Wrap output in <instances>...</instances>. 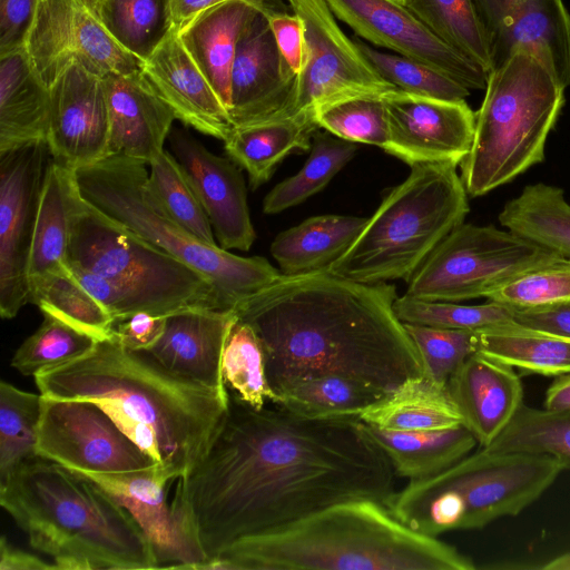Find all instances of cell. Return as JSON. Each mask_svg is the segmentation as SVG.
Segmentation results:
<instances>
[{
    "label": "cell",
    "instance_id": "6da1fadb",
    "mask_svg": "<svg viewBox=\"0 0 570 570\" xmlns=\"http://www.w3.org/2000/svg\"><path fill=\"white\" fill-rule=\"evenodd\" d=\"M254 409L235 394L210 448L177 480L176 527L199 570L234 542L332 504L386 505L393 468L357 417L308 419L281 406Z\"/></svg>",
    "mask_w": 570,
    "mask_h": 570
},
{
    "label": "cell",
    "instance_id": "7a4b0ae2",
    "mask_svg": "<svg viewBox=\"0 0 570 570\" xmlns=\"http://www.w3.org/2000/svg\"><path fill=\"white\" fill-rule=\"evenodd\" d=\"M395 286L327 271L282 275L233 311L258 335L274 390L320 374L346 376L386 394L425 375L420 353L395 314Z\"/></svg>",
    "mask_w": 570,
    "mask_h": 570
},
{
    "label": "cell",
    "instance_id": "3957f363",
    "mask_svg": "<svg viewBox=\"0 0 570 570\" xmlns=\"http://www.w3.org/2000/svg\"><path fill=\"white\" fill-rule=\"evenodd\" d=\"M35 382L46 397L100 405L174 481L204 458L229 411L227 390L168 371L149 353L126 348L116 333Z\"/></svg>",
    "mask_w": 570,
    "mask_h": 570
},
{
    "label": "cell",
    "instance_id": "277c9868",
    "mask_svg": "<svg viewBox=\"0 0 570 570\" xmlns=\"http://www.w3.org/2000/svg\"><path fill=\"white\" fill-rule=\"evenodd\" d=\"M212 570H473V561L420 533L372 499L332 504L285 527L240 539Z\"/></svg>",
    "mask_w": 570,
    "mask_h": 570
},
{
    "label": "cell",
    "instance_id": "5b68a950",
    "mask_svg": "<svg viewBox=\"0 0 570 570\" xmlns=\"http://www.w3.org/2000/svg\"><path fill=\"white\" fill-rule=\"evenodd\" d=\"M0 504L58 570L159 569L135 517L96 482L60 464L26 461L0 484Z\"/></svg>",
    "mask_w": 570,
    "mask_h": 570
},
{
    "label": "cell",
    "instance_id": "8992f818",
    "mask_svg": "<svg viewBox=\"0 0 570 570\" xmlns=\"http://www.w3.org/2000/svg\"><path fill=\"white\" fill-rule=\"evenodd\" d=\"M68 263L115 324L139 312L224 309L212 282L110 218L81 195L71 200Z\"/></svg>",
    "mask_w": 570,
    "mask_h": 570
},
{
    "label": "cell",
    "instance_id": "52a82bcc",
    "mask_svg": "<svg viewBox=\"0 0 570 570\" xmlns=\"http://www.w3.org/2000/svg\"><path fill=\"white\" fill-rule=\"evenodd\" d=\"M564 471L551 455L480 448L444 471L409 483L386 503L409 528L432 537L515 517Z\"/></svg>",
    "mask_w": 570,
    "mask_h": 570
},
{
    "label": "cell",
    "instance_id": "ba28073f",
    "mask_svg": "<svg viewBox=\"0 0 570 570\" xmlns=\"http://www.w3.org/2000/svg\"><path fill=\"white\" fill-rule=\"evenodd\" d=\"M451 163L411 166L325 271L360 283L406 282L469 213L468 193Z\"/></svg>",
    "mask_w": 570,
    "mask_h": 570
},
{
    "label": "cell",
    "instance_id": "9c48e42d",
    "mask_svg": "<svg viewBox=\"0 0 570 570\" xmlns=\"http://www.w3.org/2000/svg\"><path fill=\"white\" fill-rule=\"evenodd\" d=\"M564 89L537 57L523 50L489 71L472 146L460 164L468 195H485L543 160Z\"/></svg>",
    "mask_w": 570,
    "mask_h": 570
},
{
    "label": "cell",
    "instance_id": "30bf717a",
    "mask_svg": "<svg viewBox=\"0 0 570 570\" xmlns=\"http://www.w3.org/2000/svg\"><path fill=\"white\" fill-rule=\"evenodd\" d=\"M146 165L109 155L76 169L80 195L110 218L205 275L216 288L224 309H234L283 275L265 257H243L218 245H208L156 212L142 193L148 176Z\"/></svg>",
    "mask_w": 570,
    "mask_h": 570
},
{
    "label": "cell",
    "instance_id": "8fae6325",
    "mask_svg": "<svg viewBox=\"0 0 570 570\" xmlns=\"http://www.w3.org/2000/svg\"><path fill=\"white\" fill-rule=\"evenodd\" d=\"M563 259L509 229L462 223L416 269L405 295L452 303L488 297L512 279Z\"/></svg>",
    "mask_w": 570,
    "mask_h": 570
},
{
    "label": "cell",
    "instance_id": "7c38bea8",
    "mask_svg": "<svg viewBox=\"0 0 570 570\" xmlns=\"http://www.w3.org/2000/svg\"><path fill=\"white\" fill-rule=\"evenodd\" d=\"M304 23L303 65L284 109L275 116L314 119L320 106L341 97L396 89L348 38L324 0H287Z\"/></svg>",
    "mask_w": 570,
    "mask_h": 570
},
{
    "label": "cell",
    "instance_id": "4fadbf2b",
    "mask_svg": "<svg viewBox=\"0 0 570 570\" xmlns=\"http://www.w3.org/2000/svg\"><path fill=\"white\" fill-rule=\"evenodd\" d=\"M37 455L83 475L127 474L158 466L97 403L43 395Z\"/></svg>",
    "mask_w": 570,
    "mask_h": 570
},
{
    "label": "cell",
    "instance_id": "5bb4252c",
    "mask_svg": "<svg viewBox=\"0 0 570 570\" xmlns=\"http://www.w3.org/2000/svg\"><path fill=\"white\" fill-rule=\"evenodd\" d=\"M24 47L49 88L73 63L100 77L136 72L142 65L108 32L92 0H39Z\"/></svg>",
    "mask_w": 570,
    "mask_h": 570
},
{
    "label": "cell",
    "instance_id": "9a60e30c",
    "mask_svg": "<svg viewBox=\"0 0 570 570\" xmlns=\"http://www.w3.org/2000/svg\"><path fill=\"white\" fill-rule=\"evenodd\" d=\"M50 151L46 141L0 153V315L28 302V259Z\"/></svg>",
    "mask_w": 570,
    "mask_h": 570
},
{
    "label": "cell",
    "instance_id": "2e32d148",
    "mask_svg": "<svg viewBox=\"0 0 570 570\" xmlns=\"http://www.w3.org/2000/svg\"><path fill=\"white\" fill-rule=\"evenodd\" d=\"M336 19L375 47L425 63L469 90L485 89L488 72L430 31L395 0H324Z\"/></svg>",
    "mask_w": 570,
    "mask_h": 570
},
{
    "label": "cell",
    "instance_id": "e0dca14e",
    "mask_svg": "<svg viewBox=\"0 0 570 570\" xmlns=\"http://www.w3.org/2000/svg\"><path fill=\"white\" fill-rule=\"evenodd\" d=\"M389 138L385 151L410 167L421 163L460 165L469 154L475 112L465 100H446L399 89L383 94Z\"/></svg>",
    "mask_w": 570,
    "mask_h": 570
},
{
    "label": "cell",
    "instance_id": "ac0fdd59",
    "mask_svg": "<svg viewBox=\"0 0 570 570\" xmlns=\"http://www.w3.org/2000/svg\"><path fill=\"white\" fill-rule=\"evenodd\" d=\"M492 68L519 50L537 57L563 88L570 85V12L562 0H472Z\"/></svg>",
    "mask_w": 570,
    "mask_h": 570
},
{
    "label": "cell",
    "instance_id": "d6986e66",
    "mask_svg": "<svg viewBox=\"0 0 570 570\" xmlns=\"http://www.w3.org/2000/svg\"><path fill=\"white\" fill-rule=\"evenodd\" d=\"M109 111L102 77L80 63L50 86L46 142L51 158L72 170L109 156Z\"/></svg>",
    "mask_w": 570,
    "mask_h": 570
},
{
    "label": "cell",
    "instance_id": "ffe728a7",
    "mask_svg": "<svg viewBox=\"0 0 570 570\" xmlns=\"http://www.w3.org/2000/svg\"><path fill=\"white\" fill-rule=\"evenodd\" d=\"M169 145L199 199L222 248L249 250L256 233L250 220L242 168L209 151L186 130L171 129Z\"/></svg>",
    "mask_w": 570,
    "mask_h": 570
},
{
    "label": "cell",
    "instance_id": "44dd1931",
    "mask_svg": "<svg viewBox=\"0 0 570 570\" xmlns=\"http://www.w3.org/2000/svg\"><path fill=\"white\" fill-rule=\"evenodd\" d=\"M266 6L246 23L237 43L230 71L233 126L277 115L286 106L296 75L279 52Z\"/></svg>",
    "mask_w": 570,
    "mask_h": 570
},
{
    "label": "cell",
    "instance_id": "7402d4cb",
    "mask_svg": "<svg viewBox=\"0 0 570 570\" xmlns=\"http://www.w3.org/2000/svg\"><path fill=\"white\" fill-rule=\"evenodd\" d=\"M141 71L185 126L220 140L228 136L234 127L229 112L184 47L177 29L173 28L142 62Z\"/></svg>",
    "mask_w": 570,
    "mask_h": 570
},
{
    "label": "cell",
    "instance_id": "603a6c76",
    "mask_svg": "<svg viewBox=\"0 0 570 570\" xmlns=\"http://www.w3.org/2000/svg\"><path fill=\"white\" fill-rule=\"evenodd\" d=\"M446 390L480 448L491 444L524 403L515 368L478 351L452 374Z\"/></svg>",
    "mask_w": 570,
    "mask_h": 570
},
{
    "label": "cell",
    "instance_id": "cb8c5ba5",
    "mask_svg": "<svg viewBox=\"0 0 570 570\" xmlns=\"http://www.w3.org/2000/svg\"><path fill=\"white\" fill-rule=\"evenodd\" d=\"M109 111V155L149 165L163 150L176 116L142 71L102 77Z\"/></svg>",
    "mask_w": 570,
    "mask_h": 570
},
{
    "label": "cell",
    "instance_id": "d4e9b609",
    "mask_svg": "<svg viewBox=\"0 0 570 570\" xmlns=\"http://www.w3.org/2000/svg\"><path fill=\"white\" fill-rule=\"evenodd\" d=\"M236 318L233 309L193 308L170 314L161 337L146 352L179 376L227 390L222 360Z\"/></svg>",
    "mask_w": 570,
    "mask_h": 570
},
{
    "label": "cell",
    "instance_id": "484cf974",
    "mask_svg": "<svg viewBox=\"0 0 570 570\" xmlns=\"http://www.w3.org/2000/svg\"><path fill=\"white\" fill-rule=\"evenodd\" d=\"M83 475V474H82ZM115 497L139 522L150 539L159 568L194 569L196 559L188 549L167 502L174 482L159 466L117 475H85Z\"/></svg>",
    "mask_w": 570,
    "mask_h": 570
},
{
    "label": "cell",
    "instance_id": "4316f807",
    "mask_svg": "<svg viewBox=\"0 0 570 570\" xmlns=\"http://www.w3.org/2000/svg\"><path fill=\"white\" fill-rule=\"evenodd\" d=\"M266 0H223L180 31V40L229 112L230 71L242 32Z\"/></svg>",
    "mask_w": 570,
    "mask_h": 570
},
{
    "label": "cell",
    "instance_id": "83f0119b",
    "mask_svg": "<svg viewBox=\"0 0 570 570\" xmlns=\"http://www.w3.org/2000/svg\"><path fill=\"white\" fill-rule=\"evenodd\" d=\"M50 88L35 71L26 47L0 56V153L46 141Z\"/></svg>",
    "mask_w": 570,
    "mask_h": 570
},
{
    "label": "cell",
    "instance_id": "f1b7e54d",
    "mask_svg": "<svg viewBox=\"0 0 570 570\" xmlns=\"http://www.w3.org/2000/svg\"><path fill=\"white\" fill-rule=\"evenodd\" d=\"M317 129L311 117L273 116L234 126L223 141L228 157L247 173L254 190L273 176L287 156L309 150Z\"/></svg>",
    "mask_w": 570,
    "mask_h": 570
},
{
    "label": "cell",
    "instance_id": "f546056e",
    "mask_svg": "<svg viewBox=\"0 0 570 570\" xmlns=\"http://www.w3.org/2000/svg\"><path fill=\"white\" fill-rule=\"evenodd\" d=\"M364 425L390 461L395 475L409 481L426 479L444 471L478 445L474 435L463 424L426 432L386 430L366 423Z\"/></svg>",
    "mask_w": 570,
    "mask_h": 570
},
{
    "label": "cell",
    "instance_id": "4dcf8cb0",
    "mask_svg": "<svg viewBox=\"0 0 570 570\" xmlns=\"http://www.w3.org/2000/svg\"><path fill=\"white\" fill-rule=\"evenodd\" d=\"M76 189L75 170L50 158L41 186L29 252L28 283L69 268L70 213Z\"/></svg>",
    "mask_w": 570,
    "mask_h": 570
},
{
    "label": "cell",
    "instance_id": "1f68e13d",
    "mask_svg": "<svg viewBox=\"0 0 570 570\" xmlns=\"http://www.w3.org/2000/svg\"><path fill=\"white\" fill-rule=\"evenodd\" d=\"M365 217L320 215L279 233L271 253L283 275H301L327 268L354 242Z\"/></svg>",
    "mask_w": 570,
    "mask_h": 570
},
{
    "label": "cell",
    "instance_id": "d6a6232c",
    "mask_svg": "<svg viewBox=\"0 0 570 570\" xmlns=\"http://www.w3.org/2000/svg\"><path fill=\"white\" fill-rule=\"evenodd\" d=\"M381 429L426 432L462 425L446 386L426 375L411 379L384 394L358 417Z\"/></svg>",
    "mask_w": 570,
    "mask_h": 570
},
{
    "label": "cell",
    "instance_id": "836d02e7",
    "mask_svg": "<svg viewBox=\"0 0 570 570\" xmlns=\"http://www.w3.org/2000/svg\"><path fill=\"white\" fill-rule=\"evenodd\" d=\"M275 405L308 419L360 417L384 393L353 379L320 374L294 379L274 389Z\"/></svg>",
    "mask_w": 570,
    "mask_h": 570
},
{
    "label": "cell",
    "instance_id": "e575fe53",
    "mask_svg": "<svg viewBox=\"0 0 570 570\" xmlns=\"http://www.w3.org/2000/svg\"><path fill=\"white\" fill-rule=\"evenodd\" d=\"M478 352L523 373L559 376L570 373V338L508 322L476 331Z\"/></svg>",
    "mask_w": 570,
    "mask_h": 570
},
{
    "label": "cell",
    "instance_id": "d590c367",
    "mask_svg": "<svg viewBox=\"0 0 570 570\" xmlns=\"http://www.w3.org/2000/svg\"><path fill=\"white\" fill-rule=\"evenodd\" d=\"M499 222L512 233L570 259V205L561 188L543 183L524 187L504 205Z\"/></svg>",
    "mask_w": 570,
    "mask_h": 570
},
{
    "label": "cell",
    "instance_id": "8d00e7d4",
    "mask_svg": "<svg viewBox=\"0 0 570 570\" xmlns=\"http://www.w3.org/2000/svg\"><path fill=\"white\" fill-rule=\"evenodd\" d=\"M28 302L96 340L115 335L116 324L104 305L89 293L69 268L30 279Z\"/></svg>",
    "mask_w": 570,
    "mask_h": 570
},
{
    "label": "cell",
    "instance_id": "74e56055",
    "mask_svg": "<svg viewBox=\"0 0 570 570\" xmlns=\"http://www.w3.org/2000/svg\"><path fill=\"white\" fill-rule=\"evenodd\" d=\"M142 184L149 205L208 245H218L213 227L180 164L168 150L150 163Z\"/></svg>",
    "mask_w": 570,
    "mask_h": 570
},
{
    "label": "cell",
    "instance_id": "f35d334b",
    "mask_svg": "<svg viewBox=\"0 0 570 570\" xmlns=\"http://www.w3.org/2000/svg\"><path fill=\"white\" fill-rule=\"evenodd\" d=\"M96 9L112 38L142 62L173 29L169 0H102Z\"/></svg>",
    "mask_w": 570,
    "mask_h": 570
},
{
    "label": "cell",
    "instance_id": "ab89813d",
    "mask_svg": "<svg viewBox=\"0 0 570 570\" xmlns=\"http://www.w3.org/2000/svg\"><path fill=\"white\" fill-rule=\"evenodd\" d=\"M311 153L302 169L277 184L264 198L263 212L277 214L321 191L353 158L355 142L330 132L313 134Z\"/></svg>",
    "mask_w": 570,
    "mask_h": 570
},
{
    "label": "cell",
    "instance_id": "60d3db41",
    "mask_svg": "<svg viewBox=\"0 0 570 570\" xmlns=\"http://www.w3.org/2000/svg\"><path fill=\"white\" fill-rule=\"evenodd\" d=\"M430 31L488 73L492 68L489 42L472 0H403Z\"/></svg>",
    "mask_w": 570,
    "mask_h": 570
},
{
    "label": "cell",
    "instance_id": "b9f144b4",
    "mask_svg": "<svg viewBox=\"0 0 570 570\" xmlns=\"http://www.w3.org/2000/svg\"><path fill=\"white\" fill-rule=\"evenodd\" d=\"M483 449L551 455L564 470L570 469V409H537L523 403L508 426Z\"/></svg>",
    "mask_w": 570,
    "mask_h": 570
},
{
    "label": "cell",
    "instance_id": "7bdbcfd3",
    "mask_svg": "<svg viewBox=\"0 0 570 570\" xmlns=\"http://www.w3.org/2000/svg\"><path fill=\"white\" fill-rule=\"evenodd\" d=\"M222 373L227 389L247 405L259 410L267 402L274 404L264 346L254 328L238 317L225 343Z\"/></svg>",
    "mask_w": 570,
    "mask_h": 570
},
{
    "label": "cell",
    "instance_id": "ee69618b",
    "mask_svg": "<svg viewBox=\"0 0 570 570\" xmlns=\"http://www.w3.org/2000/svg\"><path fill=\"white\" fill-rule=\"evenodd\" d=\"M42 395L0 383V484L37 458Z\"/></svg>",
    "mask_w": 570,
    "mask_h": 570
},
{
    "label": "cell",
    "instance_id": "f6af8a7d",
    "mask_svg": "<svg viewBox=\"0 0 570 570\" xmlns=\"http://www.w3.org/2000/svg\"><path fill=\"white\" fill-rule=\"evenodd\" d=\"M383 94H356L326 102L314 111V121L341 139L385 149L389 126Z\"/></svg>",
    "mask_w": 570,
    "mask_h": 570
},
{
    "label": "cell",
    "instance_id": "bcb514c9",
    "mask_svg": "<svg viewBox=\"0 0 570 570\" xmlns=\"http://www.w3.org/2000/svg\"><path fill=\"white\" fill-rule=\"evenodd\" d=\"M39 328L14 352L11 366L26 376L75 361L91 351L98 340L52 316L43 315Z\"/></svg>",
    "mask_w": 570,
    "mask_h": 570
},
{
    "label": "cell",
    "instance_id": "7dc6e473",
    "mask_svg": "<svg viewBox=\"0 0 570 570\" xmlns=\"http://www.w3.org/2000/svg\"><path fill=\"white\" fill-rule=\"evenodd\" d=\"M393 307L403 323L470 331L512 322L514 314L513 307L490 299L481 305H460L417 299L405 294L396 297Z\"/></svg>",
    "mask_w": 570,
    "mask_h": 570
},
{
    "label": "cell",
    "instance_id": "c3c4849f",
    "mask_svg": "<svg viewBox=\"0 0 570 570\" xmlns=\"http://www.w3.org/2000/svg\"><path fill=\"white\" fill-rule=\"evenodd\" d=\"M354 40L377 73L399 90L446 100H465L470 95L466 87L425 63Z\"/></svg>",
    "mask_w": 570,
    "mask_h": 570
},
{
    "label": "cell",
    "instance_id": "681fc988",
    "mask_svg": "<svg viewBox=\"0 0 570 570\" xmlns=\"http://www.w3.org/2000/svg\"><path fill=\"white\" fill-rule=\"evenodd\" d=\"M422 358L425 375L445 385L459 366L478 351L476 331L404 323Z\"/></svg>",
    "mask_w": 570,
    "mask_h": 570
},
{
    "label": "cell",
    "instance_id": "f907efd6",
    "mask_svg": "<svg viewBox=\"0 0 570 570\" xmlns=\"http://www.w3.org/2000/svg\"><path fill=\"white\" fill-rule=\"evenodd\" d=\"M487 298L513 308L570 304V259L528 272Z\"/></svg>",
    "mask_w": 570,
    "mask_h": 570
},
{
    "label": "cell",
    "instance_id": "816d5d0a",
    "mask_svg": "<svg viewBox=\"0 0 570 570\" xmlns=\"http://www.w3.org/2000/svg\"><path fill=\"white\" fill-rule=\"evenodd\" d=\"M39 0H0V56L26 46Z\"/></svg>",
    "mask_w": 570,
    "mask_h": 570
},
{
    "label": "cell",
    "instance_id": "f5cc1de1",
    "mask_svg": "<svg viewBox=\"0 0 570 570\" xmlns=\"http://www.w3.org/2000/svg\"><path fill=\"white\" fill-rule=\"evenodd\" d=\"M268 21L279 52L292 71L297 75L303 65L305 49V31L302 19L294 12L289 14L271 7Z\"/></svg>",
    "mask_w": 570,
    "mask_h": 570
},
{
    "label": "cell",
    "instance_id": "db71d44e",
    "mask_svg": "<svg viewBox=\"0 0 570 570\" xmlns=\"http://www.w3.org/2000/svg\"><path fill=\"white\" fill-rule=\"evenodd\" d=\"M167 315L139 312L116 324L119 342L128 350L146 352L161 337Z\"/></svg>",
    "mask_w": 570,
    "mask_h": 570
},
{
    "label": "cell",
    "instance_id": "11a10c76",
    "mask_svg": "<svg viewBox=\"0 0 570 570\" xmlns=\"http://www.w3.org/2000/svg\"><path fill=\"white\" fill-rule=\"evenodd\" d=\"M513 309V322L534 331L570 338V304Z\"/></svg>",
    "mask_w": 570,
    "mask_h": 570
},
{
    "label": "cell",
    "instance_id": "9f6ffc18",
    "mask_svg": "<svg viewBox=\"0 0 570 570\" xmlns=\"http://www.w3.org/2000/svg\"><path fill=\"white\" fill-rule=\"evenodd\" d=\"M0 570H58L38 556L12 546L6 535L0 541Z\"/></svg>",
    "mask_w": 570,
    "mask_h": 570
},
{
    "label": "cell",
    "instance_id": "6f0895ef",
    "mask_svg": "<svg viewBox=\"0 0 570 570\" xmlns=\"http://www.w3.org/2000/svg\"><path fill=\"white\" fill-rule=\"evenodd\" d=\"M173 28L180 31L186 24L203 11L222 2L223 0H169Z\"/></svg>",
    "mask_w": 570,
    "mask_h": 570
},
{
    "label": "cell",
    "instance_id": "680465c9",
    "mask_svg": "<svg viewBox=\"0 0 570 570\" xmlns=\"http://www.w3.org/2000/svg\"><path fill=\"white\" fill-rule=\"evenodd\" d=\"M543 407L548 410L570 409V373L554 377L546 390Z\"/></svg>",
    "mask_w": 570,
    "mask_h": 570
},
{
    "label": "cell",
    "instance_id": "91938a15",
    "mask_svg": "<svg viewBox=\"0 0 570 570\" xmlns=\"http://www.w3.org/2000/svg\"><path fill=\"white\" fill-rule=\"evenodd\" d=\"M551 566L556 570H570V552L553 559Z\"/></svg>",
    "mask_w": 570,
    "mask_h": 570
},
{
    "label": "cell",
    "instance_id": "94428289",
    "mask_svg": "<svg viewBox=\"0 0 570 570\" xmlns=\"http://www.w3.org/2000/svg\"><path fill=\"white\" fill-rule=\"evenodd\" d=\"M95 2V4H97L98 2L102 1V0H92Z\"/></svg>",
    "mask_w": 570,
    "mask_h": 570
},
{
    "label": "cell",
    "instance_id": "6125c7cd",
    "mask_svg": "<svg viewBox=\"0 0 570 570\" xmlns=\"http://www.w3.org/2000/svg\"><path fill=\"white\" fill-rule=\"evenodd\" d=\"M395 1H397V2H400V3H401L403 0H395Z\"/></svg>",
    "mask_w": 570,
    "mask_h": 570
}]
</instances>
